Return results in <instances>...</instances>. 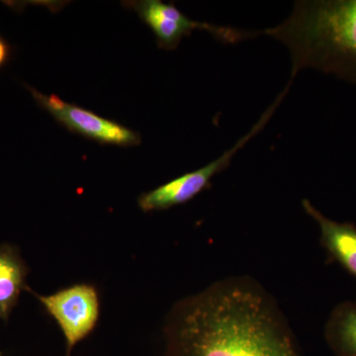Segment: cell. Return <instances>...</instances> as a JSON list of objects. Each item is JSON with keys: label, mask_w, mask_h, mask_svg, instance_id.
I'll use <instances>...</instances> for the list:
<instances>
[{"label": "cell", "mask_w": 356, "mask_h": 356, "mask_svg": "<svg viewBox=\"0 0 356 356\" xmlns=\"http://www.w3.org/2000/svg\"><path fill=\"white\" fill-rule=\"evenodd\" d=\"M165 337L166 356H304L277 301L248 275L180 300Z\"/></svg>", "instance_id": "6da1fadb"}, {"label": "cell", "mask_w": 356, "mask_h": 356, "mask_svg": "<svg viewBox=\"0 0 356 356\" xmlns=\"http://www.w3.org/2000/svg\"><path fill=\"white\" fill-rule=\"evenodd\" d=\"M123 6L135 11L140 19L149 27L156 36L159 48L173 51L184 37L191 36L195 30L209 32L224 43H238L254 36V33L226 26L192 20L182 13L175 3L161 0H132L123 1Z\"/></svg>", "instance_id": "277c9868"}, {"label": "cell", "mask_w": 356, "mask_h": 356, "mask_svg": "<svg viewBox=\"0 0 356 356\" xmlns=\"http://www.w3.org/2000/svg\"><path fill=\"white\" fill-rule=\"evenodd\" d=\"M13 54V48L6 39L0 36V70L9 62Z\"/></svg>", "instance_id": "30bf717a"}, {"label": "cell", "mask_w": 356, "mask_h": 356, "mask_svg": "<svg viewBox=\"0 0 356 356\" xmlns=\"http://www.w3.org/2000/svg\"><path fill=\"white\" fill-rule=\"evenodd\" d=\"M36 297L57 321L70 355L74 346L95 329L99 315L97 292L90 285L79 284L49 296Z\"/></svg>", "instance_id": "8992f818"}, {"label": "cell", "mask_w": 356, "mask_h": 356, "mask_svg": "<svg viewBox=\"0 0 356 356\" xmlns=\"http://www.w3.org/2000/svg\"><path fill=\"white\" fill-rule=\"evenodd\" d=\"M35 102L46 110L60 125L70 132L83 136L102 145H113L122 147H137L142 143L139 133L109 120L72 103L60 99L58 95H47L31 86H26Z\"/></svg>", "instance_id": "5b68a950"}, {"label": "cell", "mask_w": 356, "mask_h": 356, "mask_svg": "<svg viewBox=\"0 0 356 356\" xmlns=\"http://www.w3.org/2000/svg\"><path fill=\"white\" fill-rule=\"evenodd\" d=\"M302 207L318 225L321 245L330 261L343 267L356 280V225L330 219L309 199L302 200Z\"/></svg>", "instance_id": "52a82bcc"}, {"label": "cell", "mask_w": 356, "mask_h": 356, "mask_svg": "<svg viewBox=\"0 0 356 356\" xmlns=\"http://www.w3.org/2000/svg\"><path fill=\"white\" fill-rule=\"evenodd\" d=\"M27 268L17 250L0 245V318L6 321L25 288Z\"/></svg>", "instance_id": "9c48e42d"}, {"label": "cell", "mask_w": 356, "mask_h": 356, "mask_svg": "<svg viewBox=\"0 0 356 356\" xmlns=\"http://www.w3.org/2000/svg\"><path fill=\"white\" fill-rule=\"evenodd\" d=\"M282 100L276 98L273 104L261 115L259 120L254 124L243 137L241 138L231 149H227L215 161L194 172L185 173L168 184L161 185L153 191L143 193L138 199L140 209L144 212L168 210L175 206L189 202L211 185V180L218 173L224 172L231 165L232 159L243 149L250 140L264 130L274 112L278 108Z\"/></svg>", "instance_id": "3957f363"}, {"label": "cell", "mask_w": 356, "mask_h": 356, "mask_svg": "<svg viewBox=\"0 0 356 356\" xmlns=\"http://www.w3.org/2000/svg\"><path fill=\"white\" fill-rule=\"evenodd\" d=\"M287 47L291 81L316 70L356 84V0H301L286 20L264 31Z\"/></svg>", "instance_id": "7a4b0ae2"}, {"label": "cell", "mask_w": 356, "mask_h": 356, "mask_svg": "<svg viewBox=\"0 0 356 356\" xmlns=\"http://www.w3.org/2000/svg\"><path fill=\"white\" fill-rule=\"evenodd\" d=\"M324 337L334 356H356V302L343 301L332 309Z\"/></svg>", "instance_id": "ba28073f"}]
</instances>
